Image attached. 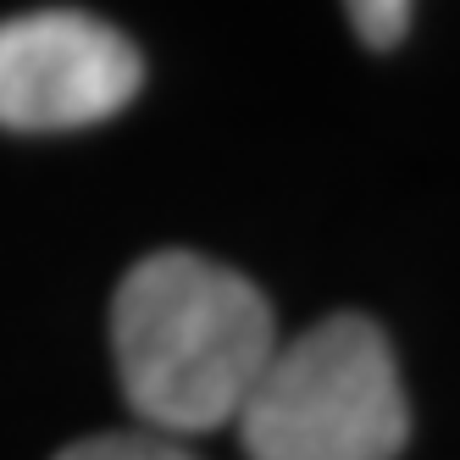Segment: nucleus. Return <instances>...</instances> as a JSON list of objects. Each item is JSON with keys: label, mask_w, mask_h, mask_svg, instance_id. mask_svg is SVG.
Masks as SVG:
<instances>
[{"label": "nucleus", "mask_w": 460, "mask_h": 460, "mask_svg": "<svg viewBox=\"0 0 460 460\" xmlns=\"http://www.w3.org/2000/svg\"><path fill=\"white\" fill-rule=\"evenodd\" d=\"M111 349L134 416L189 438L234 427L278 349V322L244 272L194 250H155L117 283Z\"/></svg>", "instance_id": "obj_1"}, {"label": "nucleus", "mask_w": 460, "mask_h": 460, "mask_svg": "<svg viewBox=\"0 0 460 460\" xmlns=\"http://www.w3.org/2000/svg\"><path fill=\"white\" fill-rule=\"evenodd\" d=\"M234 427L250 460H394L411 438L394 344L355 311L278 339Z\"/></svg>", "instance_id": "obj_2"}, {"label": "nucleus", "mask_w": 460, "mask_h": 460, "mask_svg": "<svg viewBox=\"0 0 460 460\" xmlns=\"http://www.w3.org/2000/svg\"><path fill=\"white\" fill-rule=\"evenodd\" d=\"M139 84V50L89 12H22L0 22V128L67 134L106 122Z\"/></svg>", "instance_id": "obj_3"}, {"label": "nucleus", "mask_w": 460, "mask_h": 460, "mask_svg": "<svg viewBox=\"0 0 460 460\" xmlns=\"http://www.w3.org/2000/svg\"><path fill=\"white\" fill-rule=\"evenodd\" d=\"M56 460H194L172 433H155V427H145V433H101V438H78L67 444Z\"/></svg>", "instance_id": "obj_4"}, {"label": "nucleus", "mask_w": 460, "mask_h": 460, "mask_svg": "<svg viewBox=\"0 0 460 460\" xmlns=\"http://www.w3.org/2000/svg\"><path fill=\"white\" fill-rule=\"evenodd\" d=\"M411 6H416V0H344L349 28L360 34V45H372V50H388V45L405 40Z\"/></svg>", "instance_id": "obj_5"}]
</instances>
